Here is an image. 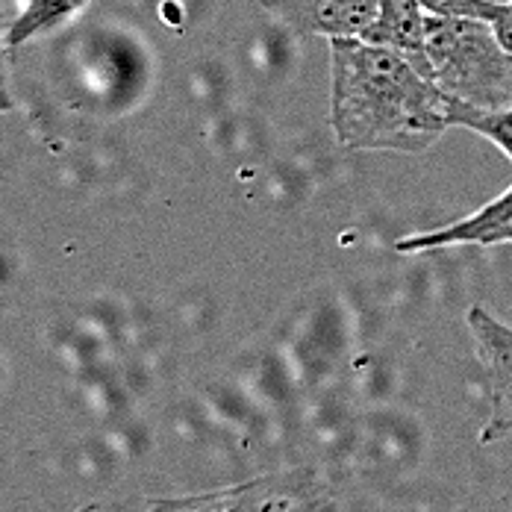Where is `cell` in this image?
Instances as JSON below:
<instances>
[{
  "label": "cell",
  "mask_w": 512,
  "mask_h": 512,
  "mask_svg": "<svg viewBox=\"0 0 512 512\" xmlns=\"http://www.w3.org/2000/svg\"><path fill=\"white\" fill-rule=\"evenodd\" d=\"M330 74V127L348 151L424 154L451 127V98L404 53L330 39Z\"/></svg>",
  "instance_id": "cell-1"
},
{
  "label": "cell",
  "mask_w": 512,
  "mask_h": 512,
  "mask_svg": "<svg viewBox=\"0 0 512 512\" xmlns=\"http://www.w3.org/2000/svg\"><path fill=\"white\" fill-rule=\"evenodd\" d=\"M427 65L436 86L477 109L512 106V53L486 21L427 18Z\"/></svg>",
  "instance_id": "cell-2"
},
{
  "label": "cell",
  "mask_w": 512,
  "mask_h": 512,
  "mask_svg": "<svg viewBox=\"0 0 512 512\" xmlns=\"http://www.w3.org/2000/svg\"><path fill=\"white\" fill-rule=\"evenodd\" d=\"M465 321L489 395V421L480 430V442H512V327L480 304L465 312Z\"/></svg>",
  "instance_id": "cell-3"
},
{
  "label": "cell",
  "mask_w": 512,
  "mask_h": 512,
  "mask_svg": "<svg viewBox=\"0 0 512 512\" xmlns=\"http://www.w3.org/2000/svg\"><path fill=\"white\" fill-rule=\"evenodd\" d=\"M265 6L301 36L362 39L380 0H265Z\"/></svg>",
  "instance_id": "cell-4"
},
{
  "label": "cell",
  "mask_w": 512,
  "mask_h": 512,
  "mask_svg": "<svg viewBox=\"0 0 512 512\" xmlns=\"http://www.w3.org/2000/svg\"><path fill=\"white\" fill-rule=\"evenodd\" d=\"M512 242V186L495 201L480 206L477 212L465 215L460 221L398 239V254H424V251H442V248H460V245H501Z\"/></svg>",
  "instance_id": "cell-5"
},
{
  "label": "cell",
  "mask_w": 512,
  "mask_h": 512,
  "mask_svg": "<svg viewBox=\"0 0 512 512\" xmlns=\"http://www.w3.org/2000/svg\"><path fill=\"white\" fill-rule=\"evenodd\" d=\"M427 18L430 12L421 0H380L377 18L365 30V42L404 53L412 65L430 77L427 65ZM433 80V77H430Z\"/></svg>",
  "instance_id": "cell-6"
},
{
  "label": "cell",
  "mask_w": 512,
  "mask_h": 512,
  "mask_svg": "<svg viewBox=\"0 0 512 512\" xmlns=\"http://www.w3.org/2000/svg\"><path fill=\"white\" fill-rule=\"evenodd\" d=\"M86 3L89 0H24L18 18L12 21V27L6 33L9 48L56 33L62 24L77 18L86 9Z\"/></svg>",
  "instance_id": "cell-7"
},
{
  "label": "cell",
  "mask_w": 512,
  "mask_h": 512,
  "mask_svg": "<svg viewBox=\"0 0 512 512\" xmlns=\"http://www.w3.org/2000/svg\"><path fill=\"white\" fill-rule=\"evenodd\" d=\"M448 121L451 127H465L474 130L480 136H486L489 142H495L512 162V106L504 109H477L471 103L454 101L448 103Z\"/></svg>",
  "instance_id": "cell-8"
},
{
  "label": "cell",
  "mask_w": 512,
  "mask_h": 512,
  "mask_svg": "<svg viewBox=\"0 0 512 512\" xmlns=\"http://www.w3.org/2000/svg\"><path fill=\"white\" fill-rule=\"evenodd\" d=\"M421 6L439 18H474L492 27L504 24L507 18V3H495V0H421Z\"/></svg>",
  "instance_id": "cell-9"
}]
</instances>
